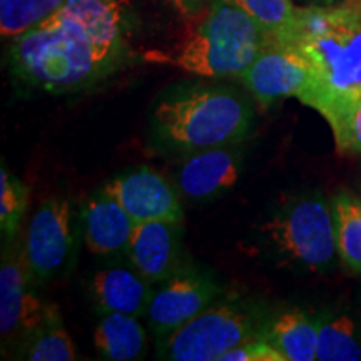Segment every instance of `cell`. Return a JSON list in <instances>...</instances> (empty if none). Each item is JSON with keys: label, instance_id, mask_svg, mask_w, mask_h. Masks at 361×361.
<instances>
[{"label": "cell", "instance_id": "cell-1", "mask_svg": "<svg viewBox=\"0 0 361 361\" xmlns=\"http://www.w3.org/2000/svg\"><path fill=\"white\" fill-rule=\"evenodd\" d=\"M124 54L94 39L61 7L35 29L13 39L11 64L25 84L59 94L96 84L116 69Z\"/></svg>", "mask_w": 361, "mask_h": 361}, {"label": "cell", "instance_id": "cell-2", "mask_svg": "<svg viewBox=\"0 0 361 361\" xmlns=\"http://www.w3.org/2000/svg\"><path fill=\"white\" fill-rule=\"evenodd\" d=\"M279 44L295 47L313 71V85L300 99L306 106L361 92V0L298 8L295 30Z\"/></svg>", "mask_w": 361, "mask_h": 361}, {"label": "cell", "instance_id": "cell-3", "mask_svg": "<svg viewBox=\"0 0 361 361\" xmlns=\"http://www.w3.org/2000/svg\"><path fill=\"white\" fill-rule=\"evenodd\" d=\"M157 137L180 152L234 146L251 129L250 104L231 89L192 87L171 94L154 109Z\"/></svg>", "mask_w": 361, "mask_h": 361}, {"label": "cell", "instance_id": "cell-4", "mask_svg": "<svg viewBox=\"0 0 361 361\" xmlns=\"http://www.w3.org/2000/svg\"><path fill=\"white\" fill-rule=\"evenodd\" d=\"M273 44L258 22L231 4L211 0V8L191 37L173 54H152L202 78H233L250 67Z\"/></svg>", "mask_w": 361, "mask_h": 361}, {"label": "cell", "instance_id": "cell-5", "mask_svg": "<svg viewBox=\"0 0 361 361\" xmlns=\"http://www.w3.org/2000/svg\"><path fill=\"white\" fill-rule=\"evenodd\" d=\"M263 322L234 301H218L159 340V356L171 361H219L221 356L258 335Z\"/></svg>", "mask_w": 361, "mask_h": 361}, {"label": "cell", "instance_id": "cell-6", "mask_svg": "<svg viewBox=\"0 0 361 361\" xmlns=\"http://www.w3.org/2000/svg\"><path fill=\"white\" fill-rule=\"evenodd\" d=\"M263 231L284 258L308 269L326 268L338 252L333 207L322 194L291 201L263 226Z\"/></svg>", "mask_w": 361, "mask_h": 361}, {"label": "cell", "instance_id": "cell-7", "mask_svg": "<svg viewBox=\"0 0 361 361\" xmlns=\"http://www.w3.org/2000/svg\"><path fill=\"white\" fill-rule=\"evenodd\" d=\"M22 250H6L0 268V335L6 343H24L35 329L61 318L54 305L40 300Z\"/></svg>", "mask_w": 361, "mask_h": 361}, {"label": "cell", "instance_id": "cell-8", "mask_svg": "<svg viewBox=\"0 0 361 361\" xmlns=\"http://www.w3.org/2000/svg\"><path fill=\"white\" fill-rule=\"evenodd\" d=\"M74 247L71 206L66 200H49L39 206L27 228L22 252L34 281L57 276Z\"/></svg>", "mask_w": 361, "mask_h": 361}, {"label": "cell", "instance_id": "cell-9", "mask_svg": "<svg viewBox=\"0 0 361 361\" xmlns=\"http://www.w3.org/2000/svg\"><path fill=\"white\" fill-rule=\"evenodd\" d=\"M149 301L146 318L157 338L169 336L219 296L213 278L194 269L180 268L174 276L159 283Z\"/></svg>", "mask_w": 361, "mask_h": 361}, {"label": "cell", "instance_id": "cell-10", "mask_svg": "<svg viewBox=\"0 0 361 361\" xmlns=\"http://www.w3.org/2000/svg\"><path fill=\"white\" fill-rule=\"evenodd\" d=\"M241 80L256 101L271 106L284 97H303L313 85V71L295 47L273 42L243 72Z\"/></svg>", "mask_w": 361, "mask_h": 361}, {"label": "cell", "instance_id": "cell-11", "mask_svg": "<svg viewBox=\"0 0 361 361\" xmlns=\"http://www.w3.org/2000/svg\"><path fill=\"white\" fill-rule=\"evenodd\" d=\"M104 191L124 207L134 223L183 221L178 192L159 173L141 166L112 178Z\"/></svg>", "mask_w": 361, "mask_h": 361}, {"label": "cell", "instance_id": "cell-12", "mask_svg": "<svg viewBox=\"0 0 361 361\" xmlns=\"http://www.w3.org/2000/svg\"><path fill=\"white\" fill-rule=\"evenodd\" d=\"M179 224L176 221H147L135 224L126 252L130 266L149 283L159 284L183 268Z\"/></svg>", "mask_w": 361, "mask_h": 361}, {"label": "cell", "instance_id": "cell-13", "mask_svg": "<svg viewBox=\"0 0 361 361\" xmlns=\"http://www.w3.org/2000/svg\"><path fill=\"white\" fill-rule=\"evenodd\" d=\"M241 171V156L233 146L189 152L178 171V186L189 200H209L233 188Z\"/></svg>", "mask_w": 361, "mask_h": 361}, {"label": "cell", "instance_id": "cell-14", "mask_svg": "<svg viewBox=\"0 0 361 361\" xmlns=\"http://www.w3.org/2000/svg\"><path fill=\"white\" fill-rule=\"evenodd\" d=\"M90 293L94 303L104 314L124 313L141 318L147 313L154 290L152 283H149L133 266H111L94 274Z\"/></svg>", "mask_w": 361, "mask_h": 361}, {"label": "cell", "instance_id": "cell-15", "mask_svg": "<svg viewBox=\"0 0 361 361\" xmlns=\"http://www.w3.org/2000/svg\"><path fill=\"white\" fill-rule=\"evenodd\" d=\"M85 246L94 255H114L128 250L134 219L106 191L94 194L82 209Z\"/></svg>", "mask_w": 361, "mask_h": 361}, {"label": "cell", "instance_id": "cell-16", "mask_svg": "<svg viewBox=\"0 0 361 361\" xmlns=\"http://www.w3.org/2000/svg\"><path fill=\"white\" fill-rule=\"evenodd\" d=\"M259 335L283 355L284 361L316 360L318 324L305 311L288 310L264 319Z\"/></svg>", "mask_w": 361, "mask_h": 361}, {"label": "cell", "instance_id": "cell-17", "mask_svg": "<svg viewBox=\"0 0 361 361\" xmlns=\"http://www.w3.org/2000/svg\"><path fill=\"white\" fill-rule=\"evenodd\" d=\"M94 345L99 356L104 360H139L146 351V329L135 316L106 313L94 329Z\"/></svg>", "mask_w": 361, "mask_h": 361}, {"label": "cell", "instance_id": "cell-18", "mask_svg": "<svg viewBox=\"0 0 361 361\" xmlns=\"http://www.w3.org/2000/svg\"><path fill=\"white\" fill-rule=\"evenodd\" d=\"M313 109L328 121L338 152L361 154V92L323 99Z\"/></svg>", "mask_w": 361, "mask_h": 361}, {"label": "cell", "instance_id": "cell-19", "mask_svg": "<svg viewBox=\"0 0 361 361\" xmlns=\"http://www.w3.org/2000/svg\"><path fill=\"white\" fill-rule=\"evenodd\" d=\"M318 324L316 360L356 361L361 360V346L356 338V324L348 314L323 316Z\"/></svg>", "mask_w": 361, "mask_h": 361}, {"label": "cell", "instance_id": "cell-20", "mask_svg": "<svg viewBox=\"0 0 361 361\" xmlns=\"http://www.w3.org/2000/svg\"><path fill=\"white\" fill-rule=\"evenodd\" d=\"M336 250L343 263L361 273V206L350 194L341 192L333 200Z\"/></svg>", "mask_w": 361, "mask_h": 361}, {"label": "cell", "instance_id": "cell-21", "mask_svg": "<svg viewBox=\"0 0 361 361\" xmlns=\"http://www.w3.org/2000/svg\"><path fill=\"white\" fill-rule=\"evenodd\" d=\"M241 8L251 19L258 22L261 29L273 42H286L296 25L298 8L291 0H221Z\"/></svg>", "mask_w": 361, "mask_h": 361}, {"label": "cell", "instance_id": "cell-22", "mask_svg": "<svg viewBox=\"0 0 361 361\" xmlns=\"http://www.w3.org/2000/svg\"><path fill=\"white\" fill-rule=\"evenodd\" d=\"M67 0H0V34L17 39L54 16Z\"/></svg>", "mask_w": 361, "mask_h": 361}, {"label": "cell", "instance_id": "cell-23", "mask_svg": "<svg viewBox=\"0 0 361 361\" xmlns=\"http://www.w3.org/2000/svg\"><path fill=\"white\" fill-rule=\"evenodd\" d=\"M22 356L30 361H72L78 360L74 341L62 326L61 318L45 323L44 326L22 343Z\"/></svg>", "mask_w": 361, "mask_h": 361}, {"label": "cell", "instance_id": "cell-24", "mask_svg": "<svg viewBox=\"0 0 361 361\" xmlns=\"http://www.w3.org/2000/svg\"><path fill=\"white\" fill-rule=\"evenodd\" d=\"M27 207V189L22 180L8 173L6 166L0 169V229L7 241L19 233Z\"/></svg>", "mask_w": 361, "mask_h": 361}, {"label": "cell", "instance_id": "cell-25", "mask_svg": "<svg viewBox=\"0 0 361 361\" xmlns=\"http://www.w3.org/2000/svg\"><path fill=\"white\" fill-rule=\"evenodd\" d=\"M219 361H284V358L258 333L224 353Z\"/></svg>", "mask_w": 361, "mask_h": 361}, {"label": "cell", "instance_id": "cell-26", "mask_svg": "<svg viewBox=\"0 0 361 361\" xmlns=\"http://www.w3.org/2000/svg\"><path fill=\"white\" fill-rule=\"evenodd\" d=\"M171 2H173L174 6L184 13L194 12L197 7L201 6V0H171Z\"/></svg>", "mask_w": 361, "mask_h": 361}, {"label": "cell", "instance_id": "cell-27", "mask_svg": "<svg viewBox=\"0 0 361 361\" xmlns=\"http://www.w3.org/2000/svg\"><path fill=\"white\" fill-rule=\"evenodd\" d=\"M360 206H361V201H360Z\"/></svg>", "mask_w": 361, "mask_h": 361}]
</instances>
